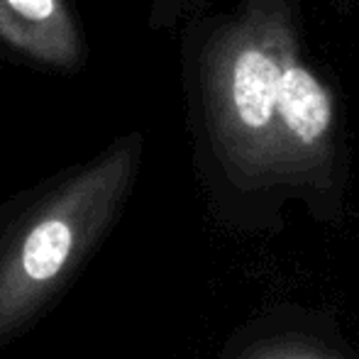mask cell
<instances>
[{
  "label": "cell",
  "instance_id": "cell-1",
  "mask_svg": "<svg viewBox=\"0 0 359 359\" xmlns=\"http://www.w3.org/2000/svg\"><path fill=\"white\" fill-rule=\"evenodd\" d=\"M142 133L0 201V350L59 306L118 225L142 164Z\"/></svg>",
  "mask_w": 359,
  "mask_h": 359
},
{
  "label": "cell",
  "instance_id": "cell-2",
  "mask_svg": "<svg viewBox=\"0 0 359 359\" xmlns=\"http://www.w3.org/2000/svg\"><path fill=\"white\" fill-rule=\"evenodd\" d=\"M284 8L252 0L220 20L194 52V86L217 156L237 169L284 161L279 135V29Z\"/></svg>",
  "mask_w": 359,
  "mask_h": 359
},
{
  "label": "cell",
  "instance_id": "cell-3",
  "mask_svg": "<svg viewBox=\"0 0 359 359\" xmlns=\"http://www.w3.org/2000/svg\"><path fill=\"white\" fill-rule=\"evenodd\" d=\"M88 57L74 0H0V59L34 72L76 76Z\"/></svg>",
  "mask_w": 359,
  "mask_h": 359
},
{
  "label": "cell",
  "instance_id": "cell-4",
  "mask_svg": "<svg viewBox=\"0 0 359 359\" xmlns=\"http://www.w3.org/2000/svg\"><path fill=\"white\" fill-rule=\"evenodd\" d=\"M279 135L284 161L323 159L335 125L332 95L303 62L296 32L286 15L279 29Z\"/></svg>",
  "mask_w": 359,
  "mask_h": 359
},
{
  "label": "cell",
  "instance_id": "cell-5",
  "mask_svg": "<svg viewBox=\"0 0 359 359\" xmlns=\"http://www.w3.org/2000/svg\"><path fill=\"white\" fill-rule=\"evenodd\" d=\"M189 0H149V22L151 29H166L181 18Z\"/></svg>",
  "mask_w": 359,
  "mask_h": 359
}]
</instances>
